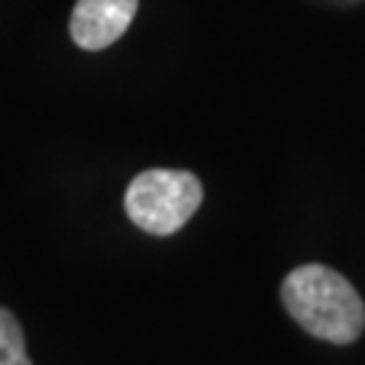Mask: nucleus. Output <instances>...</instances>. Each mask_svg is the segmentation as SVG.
<instances>
[{"instance_id":"obj_3","label":"nucleus","mask_w":365,"mask_h":365,"mask_svg":"<svg viewBox=\"0 0 365 365\" xmlns=\"http://www.w3.org/2000/svg\"><path fill=\"white\" fill-rule=\"evenodd\" d=\"M138 0H78L71 16V38L87 52H101L125 36Z\"/></svg>"},{"instance_id":"obj_4","label":"nucleus","mask_w":365,"mask_h":365,"mask_svg":"<svg viewBox=\"0 0 365 365\" xmlns=\"http://www.w3.org/2000/svg\"><path fill=\"white\" fill-rule=\"evenodd\" d=\"M0 365H33L25 349V333L6 309H0Z\"/></svg>"},{"instance_id":"obj_1","label":"nucleus","mask_w":365,"mask_h":365,"mask_svg":"<svg viewBox=\"0 0 365 365\" xmlns=\"http://www.w3.org/2000/svg\"><path fill=\"white\" fill-rule=\"evenodd\" d=\"M289 317L314 339L327 344H352L365 330V303L349 279L339 271L309 262L289 271L282 284Z\"/></svg>"},{"instance_id":"obj_2","label":"nucleus","mask_w":365,"mask_h":365,"mask_svg":"<svg viewBox=\"0 0 365 365\" xmlns=\"http://www.w3.org/2000/svg\"><path fill=\"white\" fill-rule=\"evenodd\" d=\"M203 203V184L190 170L149 168L125 192V211L141 230L170 235L182 230Z\"/></svg>"}]
</instances>
